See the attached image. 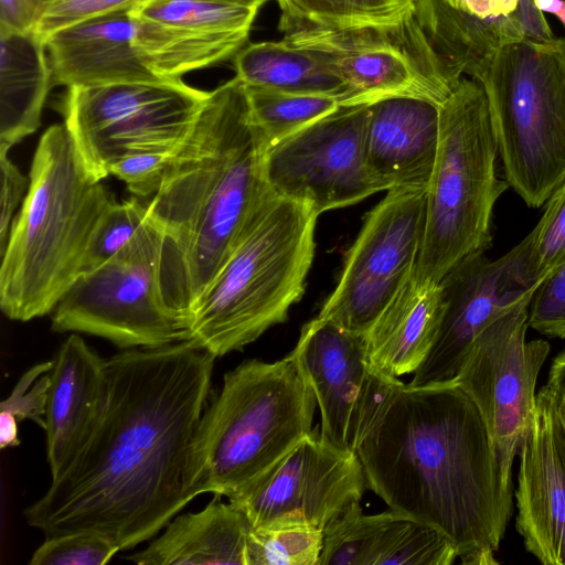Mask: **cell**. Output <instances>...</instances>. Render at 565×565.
<instances>
[{
  "label": "cell",
  "instance_id": "1",
  "mask_svg": "<svg viewBox=\"0 0 565 565\" xmlns=\"http://www.w3.org/2000/svg\"><path fill=\"white\" fill-rule=\"evenodd\" d=\"M215 358L186 341L106 359L102 415L77 455L24 510L45 537L95 533L127 551L191 500L189 469Z\"/></svg>",
  "mask_w": 565,
  "mask_h": 565
},
{
  "label": "cell",
  "instance_id": "2",
  "mask_svg": "<svg viewBox=\"0 0 565 565\" xmlns=\"http://www.w3.org/2000/svg\"><path fill=\"white\" fill-rule=\"evenodd\" d=\"M355 452L367 488L391 510L440 532L461 564H499L512 500L481 414L458 385L397 379Z\"/></svg>",
  "mask_w": 565,
  "mask_h": 565
},
{
  "label": "cell",
  "instance_id": "3",
  "mask_svg": "<svg viewBox=\"0 0 565 565\" xmlns=\"http://www.w3.org/2000/svg\"><path fill=\"white\" fill-rule=\"evenodd\" d=\"M268 143L236 76L207 97L147 204L163 234L162 292L185 322L257 209L273 193Z\"/></svg>",
  "mask_w": 565,
  "mask_h": 565
},
{
  "label": "cell",
  "instance_id": "4",
  "mask_svg": "<svg viewBox=\"0 0 565 565\" xmlns=\"http://www.w3.org/2000/svg\"><path fill=\"white\" fill-rule=\"evenodd\" d=\"M29 178L0 255V308L15 321L54 310L83 273L94 232L114 202L87 170L64 122L41 136Z\"/></svg>",
  "mask_w": 565,
  "mask_h": 565
},
{
  "label": "cell",
  "instance_id": "5",
  "mask_svg": "<svg viewBox=\"0 0 565 565\" xmlns=\"http://www.w3.org/2000/svg\"><path fill=\"white\" fill-rule=\"evenodd\" d=\"M319 214L270 193L188 317V340L215 359L241 351L287 320L315 256Z\"/></svg>",
  "mask_w": 565,
  "mask_h": 565
},
{
  "label": "cell",
  "instance_id": "6",
  "mask_svg": "<svg viewBox=\"0 0 565 565\" xmlns=\"http://www.w3.org/2000/svg\"><path fill=\"white\" fill-rule=\"evenodd\" d=\"M315 394L290 354L247 360L225 373L199 420L189 469L193 498L227 499L246 488L312 429Z\"/></svg>",
  "mask_w": 565,
  "mask_h": 565
},
{
  "label": "cell",
  "instance_id": "7",
  "mask_svg": "<svg viewBox=\"0 0 565 565\" xmlns=\"http://www.w3.org/2000/svg\"><path fill=\"white\" fill-rule=\"evenodd\" d=\"M498 153L486 93L477 81L462 77L439 105L438 150L413 274L417 280L438 284L463 258L491 247L493 207L509 186L497 175Z\"/></svg>",
  "mask_w": 565,
  "mask_h": 565
},
{
  "label": "cell",
  "instance_id": "8",
  "mask_svg": "<svg viewBox=\"0 0 565 565\" xmlns=\"http://www.w3.org/2000/svg\"><path fill=\"white\" fill-rule=\"evenodd\" d=\"M483 88L505 180L531 207L565 182V38L499 49Z\"/></svg>",
  "mask_w": 565,
  "mask_h": 565
},
{
  "label": "cell",
  "instance_id": "9",
  "mask_svg": "<svg viewBox=\"0 0 565 565\" xmlns=\"http://www.w3.org/2000/svg\"><path fill=\"white\" fill-rule=\"evenodd\" d=\"M163 234L145 222L113 257L83 273L53 310L54 332L87 333L127 350L188 340L161 285Z\"/></svg>",
  "mask_w": 565,
  "mask_h": 565
},
{
  "label": "cell",
  "instance_id": "10",
  "mask_svg": "<svg viewBox=\"0 0 565 565\" xmlns=\"http://www.w3.org/2000/svg\"><path fill=\"white\" fill-rule=\"evenodd\" d=\"M207 94L181 78L68 87L62 113L87 170L102 181L128 153L177 148Z\"/></svg>",
  "mask_w": 565,
  "mask_h": 565
},
{
  "label": "cell",
  "instance_id": "11",
  "mask_svg": "<svg viewBox=\"0 0 565 565\" xmlns=\"http://www.w3.org/2000/svg\"><path fill=\"white\" fill-rule=\"evenodd\" d=\"M282 40L328 64L348 89L345 105L407 96L439 106L458 84L414 11L392 25L299 28L284 32Z\"/></svg>",
  "mask_w": 565,
  "mask_h": 565
},
{
  "label": "cell",
  "instance_id": "12",
  "mask_svg": "<svg viewBox=\"0 0 565 565\" xmlns=\"http://www.w3.org/2000/svg\"><path fill=\"white\" fill-rule=\"evenodd\" d=\"M530 302L518 305L482 329L451 381L479 409L502 490L511 500L513 461L532 425L536 381L551 349L545 340H525Z\"/></svg>",
  "mask_w": 565,
  "mask_h": 565
},
{
  "label": "cell",
  "instance_id": "13",
  "mask_svg": "<svg viewBox=\"0 0 565 565\" xmlns=\"http://www.w3.org/2000/svg\"><path fill=\"white\" fill-rule=\"evenodd\" d=\"M426 190L388 189L366 214L318 317L347 331L367 332L414 274L425 232Z\"/></svg>",
  "mask_w": 565,
  "mask_h": 565
},
{
  "label": "cell",
  "instance_id": "14",
  "mask_svg": "<svg viewBox=\"0 0 565 565\" xmlns=\"http://www.w3.org/2000/svg\"><path fill=\"white\" fill-rule=\"evenodd\" d=\"M369 114L370 105H341L268 146L265 175L274 194L321 214L387 191L369 162Z\"/></svg>",
  "mask_w": 565,
  "mask_h": 565
},
{
  "label": "cell",
  "instance_id": "15",
  "mask_svg": "<svg viewBox=\"0 0 565 565\" xmlns=\"http://www.w3.org/2000/svg\"><path fill=\"white\" fill-rule=\"evenodd\" d=\"M355 452L324 439L319 426L246 488L228 498L252 527L308 525L324 530L364 494Z\"/></svg>",
  "mask_w": 565,
  "mask_h": 565
},
{
  "label": "cell",
  "instance_id": "16",
  "mask_svg": "<svg viewBox=\"0 0 565 565\" xmlns=\"http://www.w3.org/2000/svg\"><path fill=\"white\" fill-rule=\"evenodd\" d=\"M289 354L315 394L321 436L355 452L374 409L398 377L372 366L365 334L318 316L302 327Z\"/></svg>",
  "mask_w": 565,
  "mask_h": 565
},
{
  "label": "cell",
  "instance_id": "17",
  "mask_svg": "<svg viewBox=\"0 0 565 565\" xmlns=\"http://www.w3.org/2000/svg\"><path fill=\"white\" fill-rule=\"evenodd\" d=\"M258 10L220 0H140L131 8L135 47L157 76L179 79L234 57Z\"/></svg>",
  "mask_w": 565,
  "mask_h": 565
},
{
  "label": "cell",
  "instance_id": "18",
  "mask_svg": "<svg viewBox=\"0 0 565 565\" xmlns=\"http://www.w3.org/2000/svg\"><path fill=\"white\" fill-rule=\"evenodd\" d=\"M445 312L437 340L411 385L451 382L475 338L490 322L531 301L536 287L525 282L518 244L491 260L484 253L467 256L440 280Z\"/></svg>",
  "mask_w": 565,
  "mask_h": 565
},
{
  "label": "cell",
  "instance_id": "19",
  "mask_svg": "<svg viewBox=\"0 0 565 565\" xmlns=\"http://www.w3.org/2000/svg\"><path fill=\"white\" fill-rule=\"evenodd\" d=\"M515 527L544 565H565V465L556 448L547 399L536 393L532 425L520 450Z\"/></svg>",
  "mask_w": 565,
  "mask_h": 565
},
{
  "label": "cell",
  "instance_id": "20",
  "mask_svg": "<svg viewBox=\"0 0 565 565\" xmlns=\"http://www.w3.org/2000/svg\"><path fill=\"white\" fill-rule=\"evenodd\" d=\"M131 8L83 20L45 38L53 87L168 81L139 57Z\"/></svg>",
  "mask_w": 565,
  "mask_h": 565
},
{
  "label": "cell",
  "instance_id": "21",
  "mask_svg": "<svg viewBox=\"0 0 565 565\" xmlns=\"http://www.w3.org/2000/svg\"><path fill=\"white\" fill-rule=\"evenodd\" d=\"M455 545L437 530L393 510L351 505L323 530L320 565H451Z\"/></svg>",
  "mask_w": 565,
  "mask_h": 565
},
{
  "label": "cell",
  "instance_id": "22",
  "mask_svg": "<svg viewBox=\"0 0 565 565\" xmlns=\"http://www.w3.org/2000/svg\"><path fill=\"white\" fill-rule=\"evenodd\" d=\"M107 396L106 359L76 333L61 344L51 370L45 415L51 479L71 463L94 430Z\"/></svg>",
  "mask_w": 565,
  "mask_h": 565
},
{
  "label": "cell",
  "instance_id": "23",
  "mask_svg": "<svg viewBox=\"0 0 565 565\" xmlns=\"http://www.w3.org/2000/svg\"><path fill=\"white\" fill-rule=\"evenodd\" d=\"M438 142V105L407 96L384 98L370 105L369 162L387 190L427 189Z\"/></svg>",
  "mask_w": 565,
  "mask_h": 565
},
{
  "label": "cell",
  "instance_id": "24",
  "mask_svg": "<svg viewBox=\"0 0 565 565\" xmlns=\"http://www.w3.org/2000/svg\"><path fill=\"white\" fill-rule=\"evenodd\" d=\"M440 282H405L365 333L372 366L399 377L415 373L430 353L445 312Z\"/></svg>",
  "mask_w": 565,
  "mask_h": 565
},
{
  "label": "cell",
  "instance_id": "25",
  "mask_svg": "<svg viewBox=\"0 0 565 565\" xmlns=\"http://www.w3.org/2000/svg\"><path fill=\"white\" fill-rule=\"evenodd\" d=\"M221 498L174 516L159 536L125 559L140 565H246L252 525L237 505Z\"/></svg>",
  "mask_w": 565,
  "mask_h": 565
},
{
  "label": "cell",
  "instance_id": "26",
  "mask_svg": "<svg viewBox=\"0 0 565 565\" xmlns=\"http://www.w3.org/2000/svg\"><path fill=\"white\" fill-rule=\"evenodd\" d=\"M412 1L417 21L455 82L463 74L477 79L499 49L525 39L512 13L482 19L444 0Z\"/></svg>",
  "mask_w": 565,
  "mask_h": 565
},
{
  "label": "cell",
  "instance_id": "27",
  "mask_svg": "<svg viewBox=\"0 0 565 565\" xmlns=\"http://www.w3.org/2000/svg\"><path fill=\"white\" fill-rule=\"evenodd\" d=\"M52 87L44 39L0 30V143L12 147L36 131Z\"/></svg>",
  "mask_w": 565,
  "mask_h": 565
},
{
  "label": "cell",
  "instance_id": "28",
  "mask_svg": "<svg viewBox=\"0 0 565 565\" xmlns=\"http://www.w3.org/2000/svg\"><path fill=\"white\" fill-rule=\"evenodd\" d=\"M236 77L245 85L292 94L328 95L345 105L348 89L316 53L280 41L245 45L234 57Z\"/></svg>",
  "mask_w": 565,
  "mask_h": 565
},
{
  "label": "cell",
  "instance_id": "29",
  "mask_svg": "<svg viewBox=\"0 0 565 565\" xmlns=\"http://www.w3.org/2000/svg\"><path fill=\"white\" fill-rule=\"evenodd\" d=\"M284 33L299 28L392 25L414 11L412 0H277Z\"/></svg>",
  "mask_w": 565,
  "mask_h": 565
},
{
  "label": "cell",
  "instance_id": "30",
  "mask_svg": "<svg viewBox=\"0 0 565 565\" xmlns=\"http://www.w3.org/2000/svg\"><path fill=\"white\" fill-rule=\"evenodd\" d=\"M252 119L268 146L300 130L341 106L328 95H306L245 85Z\"/></svg>",
  "mask_w": 565,
  "mask_h": 565
},
{
  "label": "cell",
  "instance_id": "31",
  "mask_svg": "<svg viewBox=\"0 0 565 565\" xmlns=\"http://www.w3.org/2000/svg\"><path fill=\"white\" fill-rule=\"evenodd\" d=\"M545 203L541 220L519 243L524 279L536 288L565 263V182Z\"/></svg>",
  "mask_w": 565,
  "mask_h": 565
},
{
  "label": "cell",
  "instance_id": "32",
  "mask_svg": "<svg viewBox=\"0 0 565 565\" xmlns=\"http://www.w3.org/2000/svg\"><path fill=\"white\" fill-rule=\"evenodd\" d=\"M323 531L308 525L252 527L246 565H319Z\"/></svg>",
  "mask_w": 565,
  "mask_h": 565
},
{
  "label": "cell",
  "instance_id": "33",
  "mask_svg": "<svg viewBox=\"0 0 565 565\" xmlns=\"http://www.w3.org/2000/svg\"><path fill=\"white\" fill-rule=\"evenodd\" d=\"M147 212V204L136 196L113 202L94 232L83 273L102 265L122 248L142 225Z\"/></svg>",
  "mask_w": 565,
  "mask_h": 565
},
{
  "label": "cell",
  "instance_id": "34",
  "mask_svg": "<svg viewBox=\"0 0 565 565\" xmlns=\"http://www.w3.org/2000/svg\"><path fill=\"white\" fill-rule=\"evenodd\" d=\"M119 548L95 533H68L47 536L34 551L30 565H104Z\"/></svg>",
  "mask_w": 565,
  "mask_h": 565
},
{
  "label": "cell",
  "instance_id": "35",
  "mask_svg": "<svg viewBox=\"0 0 565 565\" xmlns=\"http://www.w3.org/2000/svg\"><path fill=\"white\" fill-rule=\"evenodd\" d=\"M53 361H45L25 371L7 398L0 404V415L18 423L30 419L45 429L47 395Z\"/></svg>",
  "mask_w": 565,
  "mask_h": 565
},
{
  "label": "cell",
  "instance_id": "36",
  "mask_svg": "<svg viewBox=\"0 0 565 565\" xmlns=\"http://www.w3.org/2000/svg\"><path fill=\"white\" fill-rule=\"evenodd\" d=\"M175 149H146L128 153L111 166L109 174L124 181L135 196L154 195Z\"/></svg>",
  "mask_w": 565,
  "mask_h": 565
},
{
  "label": "cell",
  "instance_id": "37",
  "mask_svg": "<svg viewBox=\"0 0 565 565\" xmlns=\"http://www.w3.org/2000/svg\"><path fill=\"white\" fill-rule=\"evenodd\" d=\"M140 0H39L33 31L44 40L83 20L134 7Z\"/></svg>",
  "mask_w": 565,
  "mask_h": 565
},
{
  "label": "cell",
  "instance_id": "38",
  "mask_svg": "<svg viewBox=\"0 0 565 565\" xmlns=\"http://www.w3.org/2000/svg\"><path fill=\"white\" fill-rule=\"evenodd\" d=\"M527 326L543 335L565 339V263L534 292Z\"/></svg>",
  "mask_w": 565,
  "mask_h": 565
},
{
  "label": "cell",
  "instance_id": "39",
  "mask_svg": "<svg viewBox=\"0 0 565 565\" xmlns=\"http://www.w3.org/2000/svg\"><path fill=\"white\" fill-rule=\"evenodd\" d=\"M10 148L6 143H0V255L7 246L14 211L24 200L30 185V178H26L9 158Z\"/></svg>",
  "mask_w": 565,
  "mask_h": 565
},
{
  "label": "cell",
  "instance_id": "40",
  "mask_svg": "<svg viewBox=\"0 0 565 565\" xmlns=\"http://www.w3.org/2000/svg\"><path fill=\"white\" fill-rule=\"evenodd\" d=\"M38 10L39 0H0V30H33Z\"/></svg>",
  "mask_w": 565,
  "mask_h": 565
},
{
  "label": "cell",
  "instance_id": "41",
  "mask_svg": "<svg viewBox=\"0 0 565 565\" xmlns=\"http://www.w3.org/2000/svg\"><path fill=\"white\" fill-rule=\"evenodd\" d=\"M512 14L520 24L525 39L547 42L555 38L535 0H518Z\"/></svg>",
  "mask_w": 565,
  "mask_h": 565
},
{
  "label": "cell",
  "instance_id": "42",
  "mask_svg": "<svg viewBox=\"0 0 565 565\" xmlns=\"http://www.w3.org/2000/svg\"><path fill=\"white\" fill-rule=\"evenodd\" d=\"M548 405L554 441L565 465V384L542 386Z\"/></svg>",
  "mask_w": 565,
  "mask_h": 565
},
{
  "label": "cell",
  "instance_id": "43",
  "mask_svg": "<svg viewBox=\"0 0 565 565\" xmlns=\"http://www.w3.org/2000/svg\"><path fill=\"white\" fill-rule=\"evenodd\" d=\"M468 11L479 18L508 15L512 13L518 0H465Z\"/></svg>",
  "mask_w": 565,
  "mask_h": 565
},
{
  "label": "cell",
  "instance_id": "44",
  "mask_svg": "<svg viewBox=\"0 0 565 565\" xmlns=\"http://www.w3.org/2000/svg\"><path fill=\"white\" fill-rule=\"evenodd\" d=\"M548 385L565 384V351L561 352L550 367L547 383Z\"/></svg>",
  "mask_w": 565,
  "mask_h": 565
},
{
  "label": "cell",
  "instance_id": "45",
  "mask_svg": "<svg viewBox=\"0 0 565 565\" xmlns=\"http://www.w3.org/2000/svg\"><path fill=\"white\" fill-rule=\"evenodd\" d=\"M542 11L556 14L565 24V1L564 0H535Z\"/></svg>",
  "mask_w": 565,
  "mask_h": 565
},
{
  "label": "cell",
  "instance_id": "46",
  "mask_svg": "<svg viewBox=\"0 0 565 565\" xmlns=\"http://www.w3.org/2000/svg\"><path fill=\"white\" fill-rule=\"evenodd\" d=\"M220 1H226V2H233V3H239V4L260 8L268 0H220Z\"/></svg>",
  "mask_w": 565,
  "mask_h": 565
},
{
  "label": "cell",
  "instance_id": "47",
  "mask_svg": "<svg viewBox=\"0 0 565 565\" xmlns=\"http://www.w3.org/2000/svg\"><path fill=\"white\" fill-rule=\"evenodd\" d=\"M444 1H446L448 4H450L454 8L468 11L465 0H444Z\"/></svg>",
  "mask_w": 565,
  "mask_h": 565
}]
</instances>
